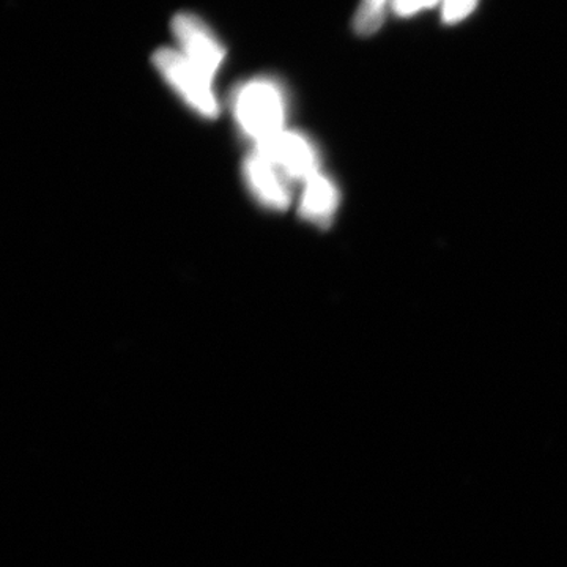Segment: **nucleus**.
<instances>
[{
  "label": "nucleus",
  "instance_id": "3",
  "mask_svg": "<svg viewBox=\"0 0 567 567\" xmlns=\"http://www.w3.org/2000/svg\"><path fill=\"white\" fill-rule=\"evenodd\" d=\"M256 151L274 163L290 182L306 183L320 173L319 152L315 142L305 134L284 130L271 140L257 144Z\"/></svg>",
  "mask_w": 567,
  "mask_h": 567
},
{
  "label": "nucleus",
  "instance_id": "5",
  "mask_svg": "<svg viewBox=\"0 0 567 567\" xmlns=\"http://www.w3.org/2000/svg\"><path fill=\"white\" fill-rule=\"evenodd\" d=\"M244 175L254 199L265 208L281 212L289 207L290 181L262 153L254 151L245 159Z\"/></svg>",
  "mask_w": 567,
  "mask_h": 567
},
{
  "label": "nucleus",
  "instance_id": "7",
  "mask_svg": "<svg viewBox=\"0 0 567 567\" xmlns=\"http://www.w3.org/2000/svg\"><path fill=\"white\" fill-rule=\"evenodd\" d=\"M393 0H361L354 14L353 28L358 35H374L386 20Z\"/></svg>",
  "mask_w": 567,
  "mask_h": 567
},
{
  "label": "nucleus",
  "instance_id": "9",
  "mask_svg": "<svg viewBox=\"0 0 567 567\" xmlns=\"http://www.w3.org/2000/svg\"><path fill=\"white\" fill-rule=\"evenodd\" d=\"M442 0H393L391 10L401 18L415 17L423 10L434 9Z\"/></svg>",
  "mask_w": 567,
  "mask_h": 567
},
{
  "label": "nucleus",
  "instance_id": "4",
  "mask_svg": "<svg viewBox=\"0 0 567 567\" xmlns=\"http://www.w3.org/2000/svg\"><path fill=\"white\" fill-rule=\"evenodd\" d=\"M173 31L182 54L213 80L221 69L226 51L212 29L196 14L181 13L174 18Z\"/></svg>",
  "mask_w": 567,
  "mask_h": 567
},
{
  "label": "nucleus",
  "instance_id": "6",
  "mask_svg": "<svg viewBox=\"0 0 567 567\" xmlns=\"http://www.w3.org/2000/svg\"><path fill=\"white\" fill-rule=\"evenodd\" d=\"M341 194L336 183L323 174H317L305 183L300 213L306 221L328 226L338 212Z\"/></svg>",
  "mask_w": 567,
  "mask_h": 567
},
{
  "label": "nucleus",
  "instance_id": "2",
  "mask_svg": "<svg viewBox=\"0 0 567 567\" xmlns=\"http://www.w3.org/2000/svg\"><path fill=\"white\" fill-rule=\"evenodd\" d=\"M153 63L194 111L203 117L213 118L218 115L219 106L213 93L212 78L197 69L181 51L159 50L153 55Z\"/></svg>",
  "mask_w": 567,
  "mask_h": 567
},
{
  "label": "nucleus",
  "instance_id": "8",
  "mask_svg": "<svg viewBox=\"0 0 567 567\" xmlns=\"http://www.w3.org/2000/svg\"><path fill=\"white\" fill-rule=\"evenodd\" d=\"M480 0H442V20L445 24H457L476 10Z\"/></svg>",
  "mask_w": 567,
  "mask_h": 567
},
{
  "label": "nucleus",
  "instance_id": "1",
  "mask_svg": "<svg viewBox=\"0 0 567 567\" xmlns=\"http://www.w3.org/2000/svg\"><path fill=\"white\" fill-rule=\"evenodd\" d=\"M233 112L241 133L262 144L286 130V92L271 78H254L235 89Z\"/></svg>",
  "mask_w": 567,
  "mask_h": 567
}]
</instances>
